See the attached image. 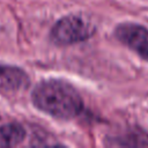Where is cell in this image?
<instances>
[{
    "mask_svg": "<svg viewBox=\"0 0 148 148\" xmlns=\"http://www.w3.org/2000/svg\"><path fill=\"white\" fill-rule=\"evenodd\" d=\"M31 101L38 110L57 119H73L83 110L79 91L71 83L59 79L39 81L32 89Z\"/></svg>",
    "mask_w": 148,
    "mask_h": 148,
    "instance_id": "6da1fadb",
    "label": "cell"
},
{
    "mask_svg": "<svg viewBox=\"0 0 148 148\" xmlns=\"http://www.w3.org/2000/svg\"><path fill=\"white\" fill-rule=\"evenodd\" d=\"M96 32L94 23L82 15H67L58 20L50 31L53 44L66 46L89 39Z\"/></svg>",
    "mask_w": 148,
    "mask_h": 148,
    "instance_id": "7a4b0ae2",
    "label": "cell"
},
{
    "mask_svg": "<svg viewBox=\"0 0 148 148\" xmlns=\"http://www.w3.org/2000/svg\"><path fill=\"white\" fill-rule=\"evenodd\" d=\"M116 38L148 61V29L133 22H123L114 28Z\"/></svg>",
    "mask_w": 148,
    "mask_h": 148,
    "instance_id": "3957f363",
    "label": "cell"
},
{
    "mask_svg": "<svg viewBox=\"0 0 148 148\" xmlns=\"http://www.w3.org/2000/svg\"><path fill=\"white\" fill-rule=\"evenodd\" d=\"M28 86L29 76L22 68L0 64V92H17Z\"/></svg>",
    "mask_w": 148,
    "mask_h": 148,
    "instance_id": "277c9868",
    "label": "cell"
},
{
    "mask_svg": "<svg viewBox=\"0 0 148 148\" xmlns=\"http://www.w3.org/2000/svg\"><path fill=\"white\" fill-rule=\"evenodd\" d=\"M25 138V130L18 123H9L0 126V148L15 147Z\"/></svg>",
    "mask_w": 148,
    "mask_h": 148,
    "instance_id": "5b68a950",
    "label": "cell"
}]
</instances>
